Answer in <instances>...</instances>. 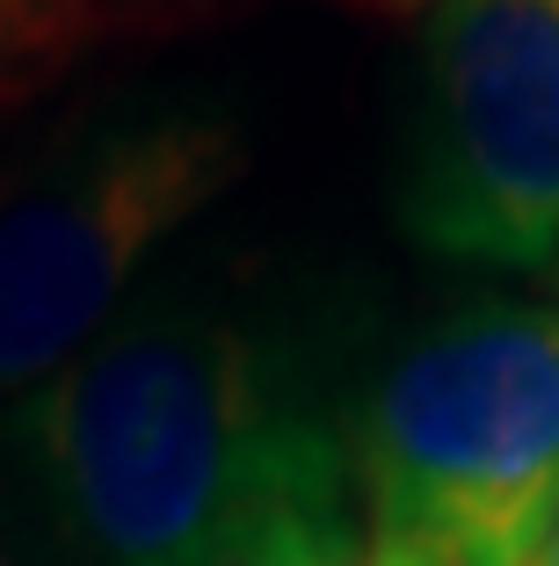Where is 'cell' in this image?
<instances>
[{"instance_id":"4","label":"cell","mask_w":559,"mask_h":566,"mask_svg":"<svg viewBox=\"0 0 559 566\" xmlns=\"http://www.w3.org/2000/svg\"><path fill=\"white\" fill-rule=\"evenodd\" d=\"M400 218L465 269L559 262V0H436Z\"/></svg>"},{"instance_id":"6","label":"cell","mask_w":559,"mask_h":566,"mask_svg":"<svg viewBox=\"0 0 559 566\" xmlns=\"http://www.w3.org/2000/svg\"><path fill=\"white\" fill-rule=\"evenodd\" d=\"M524 566H559V509H552V523L538 531V545L524 552Z\"/></svg>"},{"instance_id":"7","label":"cell","mask_w":559,"mask_h":566,"mask_svg":"<svg viewBox=\"0 0 559 566\" xmlns=\"http://www.w3.org/2000/svg\"><path fill=\"white\" fill-rule=\"evenodd\" d=\"M313 566H400V559H385V552L363 545V552H342V559H313Z\"/></svg>"},{"instance_id":"3","label":"cell","mask_w":559,"mask_h":566,"mask_svg":"<svg viewBox=\"0 0 559 566\" xmlns=\"http://www.w3.org/2000/svg\"><path fill=\"white\" fill-rule=\"evenodd\" d=\"M232 167L240 132L211 109H124L0 175V421L124 319Z\"/></svg>"},{"instance_id":"2","label":"cell","mask_w":559,"mask_h":566,"mask_svg":"<svg viewBox=\"0 0 559 566\" xmlns=\"http://www.w3.org/2000/svg\"><path fill=\"white\" fill-rule=\"evenodd\" d=\"M363 537L400 566H524L559 509V305L479 298L385 364L356 429Z\"/></svg>"},{"instance_id":"8","label":"cell","mask_w":559,"mask_h":566,"mask_svg":"<svg viewBox=\"0 0 559 566\" xmlns=\"http://www.w3.org/2000/svg\"><path fill=\"white\" fill-rule=\"evenodd\" d=\"M393 8H428V0H393Z\"/></svg>"},{"instance_id":"5","label":"cell","mask_w":559,"mask_h":566,"mask_svg":"<svg viewBox=\"0 0 559 566\" xmlns=\"http://www.w3.org/2000/svg\"><path fill=\"white\" fill-rule=\"evenodd\" d=\"M51 0H0V81L51 51Z\"/></svg>"},{"instance_id":"9","label":"cell","mask_w":559,"mask_h":566,"mask_svg":"<svg viewBox=\"0 0 559 566\" xmlns=\"http://www.w3.org/2000/svg\"><path fill=\"white\" fill-rule=\"evenodd\" d=\"M0 566H8V559H0Z\"/></svg>"},{"instance_id":"1","label":"cell","mask_w":559,"mask_h":566,"mask_svg":"<svg viewBox=\"0 0 559 566\" xmlns=\"http://www.w3.org/2000/svg\"><path fill=\"white\" fill-rule=\"evenodd\" d=\"M73 566H313L363 552L349 436L232 313L138 305L0 421Z\"/></svg>"}]
</instances>
